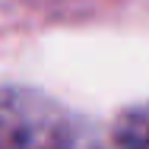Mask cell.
<instances>
[{"label": "cell", "instance_id": "1", "mask_svg": "<svg viewBox=\"0 0 149 149\" xmlns=\"http://www.w3.org/2000/svg\"><path fill=\"white\" fill-rule=\"evenodd\" d=\"M0 136L6 149H105L92 120L26 86L3 89Z\"/></svg>", "mask_w": 149, "mask_h": 149}, {"label": "cell", "instance_id": "2", "mask_svg": "<svg viewBox=\"0 0 149 149\" xmlns=\"http://www.w3.org/2000/svg\"><path fill=\"white\" fill-rule=\"evenodd\" d=\"M118 149H149V102L127 108L114 124Z\"/></svg>", "mask_w": 149, "mask_h": 149}]
</instances>
